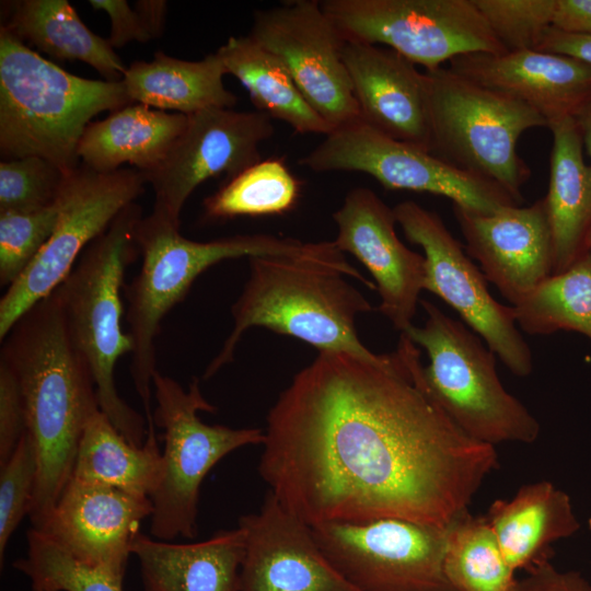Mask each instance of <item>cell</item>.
<instances>
[{
	"label": "cell",
	"instance_id": "cell-10",
	"mask_svg": "<svg viewBox=\"0 0 591 591\" xmlns=\"http://www.w3.org/2000/svg\"><path fill=\"white\" fill-rule=\"evenodd\" d=\"M299 164L314 172L366 173L386 189L443 196L454 206L478 213L522 204L498 183L387 137L361 119L324 136Z\"/></svg>",
	"mask_w": 591,
	"mask_h": 591
},
{
	"label": "cell",
	"instance_id": "cell-35",
	"mask_svg": "<svg viewBox=\"0 0 591 591\" xmlns=\"http://www.w3.org/2000/svg\"><path fill=\"white\" fill-rule=\"evenodd\" d=\"M507 51L537 49L553 26L556 0H474Z\"/></svg>",
	"mask_w": 591,
	"mask_h": 591
},
{
	"label": "cell",
	"instance_id": "cell-41",
	"mask_svg": "<svg viewBox=\"0 0 591 591\" xmlns=\"http://www.w3.org/2000/svg\"><path fill=\"white\" fill-rule=\"evenodd\" d=\"M515 591H591V583L578 571H560L543 560L518 580Z\"/></svg>",
	"mask_w": 591,
	"mask_h": 591
},
{
	"label": "cell",
	"instance_id": "cell-11",
	"mask_svg": "<svg viewBox=\"0 0 591 591\" xmlns=\"http://www.w3.org/2000/svg\"><path fill=\"white\" fill-rule=\"evenodd\" d=\"M346 42L391 48L426 70L474 54H505L474 0H324Z\"/></svg>",
	"mask_w": 591,
	"mask_h": 591
},
{
	"label": "cell",
	"instance_id": "cell-21",
	"mask_svg": "<svg viewBox=\"0 0 591 591\" xmlns=\"http://www.w3.org/2000/svg\"><path fill=\"white\" fill-rule=\"evenodd\" d=\"M343 59L360 119L387 137L430 151L425 72L395 50L366 43L346 42Z\"/></svg>",
	"mask_w": 591,
	"mask_h": 591
},
{
	"label": "cell",
	"instance_id": "cell-16",
	"mask_svg": "<svg viewBox=\"0 0 591 591\" xmlns=\"http://www.w3.org/2000/svg\"><path fill=\"white\" fill-rule=\"evenodd\" d=\"M274 131L271 118L256 109L210 108L187 115L164 160L142 173L154 193L152 211L179 228L193 192L213 176L230 179L260 161L259 146Z\"/></svg>",
	"mask_w": 591,
	"mask_h": 591
},
{
	"label": "cell",
	"instance_id": "cell-14",
	"mask_svg": "<svg viewBox=\"0 0 591 591\" xmlns=\"http://www.w3.org/2000/svg\"><path fill=\"white\" fill-rule=\"evenodd\" d=\"M393 210L406 239L424 251V289L454 309L514 375H530L533 356L517 327L514 308L493 298L484 274L440 216L413 200L402 201Z\"/></svg>",
	"mask_w": 591,
	"mask_h": 591
},
{
	"label": "cell",
	"instance_id": "cell-43",
	"mask_svg": "<svg viewBox=\"0 0 591 591\" xmlns=\"http://www.w3.org/2000/svg\"><path fill=\"white\" fill-rule=\"evenodd\" d=\"M553 27L591 34V0H556Z\"/></svg>",
	"mask_w": 591,
	"mask_h": 591
},
{
	"label": "cell",
	"instance_id": "cell-33",
	"mask_svg": "<svg viewBox=\"0 0 591 591\" xmlns=\"http://www.w3.org/2000/svg\"><path fill=\"white\" fill-rule=\"evenodd\" d=\"M300 183L279 159L260 160L204 200L211 220L283 215L294 208Z\"/></svg>",
	"mask_w": 591,
	"mask_h": 591
},
{
	"label": "cell",
	"instance_id": "cell-47",
	"mask_svg": "<svg viewBox=\"0 0 591 591\" xmlns=\"http://www.w3.org/2000/svg\"><path fill=\"white\" fill-rule=\"evenodd\" d=\"M589 528L591 529V518L589 519Z\"/></svg>",
	"mask_w": 591,
	"mask_h": 591
},
{
	"label": "cell",
	"instance_id": "cell-1",
	"mask_svg": "<svg viewBox=\"0 0 591 591\" xmlns=\"http://www.w3.org/2000/svg\"><path fill=\"white\" fill-rule=\"evenodd\" d=\"M258 473L310 526L396 518L439 526L499 467L429 393L417 345L369 360L318 352L270 408Z\"/></svg>",
	"mask_w": 591,
	"mask_h": 591
},
{
	"label": "cell",
	"instance_id": "cell-24",
	"mask_svg": "<svg viewBox=\"0 0 591 591\" xmlns=\"http://www.w3.org/2000/svg\"><path fill=\"white\" fill-rule=\"evenodd\" d=\"M485 517L513 572L548 560L551 545L580 528L569 496L547 480L522 486L511 499L495 500Z\"/></svg>",
	"mask_w": 591,
	"mask_h": 591
},
{
	"label": "cell",
	"instance_id": "cell-37",
	"mask_svg": "<svg viewBox=\"0 0 591 591\" xmlns=\"http://www.w3.org/2000/svg\"><path fill=\"white\" fill-rule=\"evenodd\" d=\"M65 173L39 157L2 160L0 212H32L55 204Z\"/></svg>",
	"mask_w": 591,
	"mask_h": 591
},
{
	"label": "cell",
	"instance_id": "cell-17",
	"mask_svg": "<svg viewBox=\"0 0 591 591\" xmlns=\"http://www.w3.org/2000/svg\"><path fill=\"white\" fill-rule=\"evenodd\" d=\"M333 219L337 227L334 243L369 270L381 299L379 311L405 333L425 290V256L398 239L393 208L368 187L349 190Z\"/></svg>",
	"mask_w": 591,
	"mask_h": 591
},
{
	"label": "cell",
	"instance_id": "cell-31",
	"mask_svg": "<svg viewBox=\"0 0 591 591\" xmlns=\"http://www.w3.org/2000/svg\"><path fill=\"white\" fill-rule=\"evenodd\" d=\"M444 573L456 591H515L518 583L486 517L468 510L448 524Z\"/></svg>",
	"mask_w": 591,
	"mask_h": 591
},
{
	"label": "cell",
	"instance_id": "cell-26",
	"mask_svg": "<svg viewBox=\"0 0 591 591\" xmlns=\"http://www.w3.org/2000/svg\"><path fill=\"white\" fill-rule=\"evenodd\" d=\"M547 128L553 135V148L545 199L554 242L553 275H557L588 252L591 182L573 117L553 120Z\"/></svg>",
	"mask_w": 591,
	"mask_h": 591
},
{
	"label": "cell",
	"instance_id": "cell-23",
	"mask_svg": "<svg viewBox=\"0 0 591 591\" xmlns=\"http://www.w3.org/2000/svg\"><path fill=\"white\" fill-rule=\"evenodd\" d=\"M244 552L239 526L195 543H172L139 532L131 546L143 591H240Z\"/></svg>",
	"mask_w": 591,
	"mask_h": 591
},
{
	"label": "cell",
	"instance_id": "cell-5",
	"mask_svg": "<svg viewBox=\"0 0 591 591\" xmlns=\"http://www.w3.org/2000/svg\"><path fill=\"white\" fill-rule=\"evenodd\" d=\"M135 241L141 254V265L123 291L127 300L128 334L132 340L130 374L143 405L147 424L153 422L152 380L158 371L155 339L161 323L184 300L199 275L222 260L239 257H317L326 252L324 241L304 243L269 234L193 241L153 211L138 222Z\"/></svg>",
	"mask_w": 591,
	"mask_h": 591
},
{
	"label": "cell",
	"instance_id": "cell-8",
	"mask_svg": "<svg viewBox=\"0 0 591 591\" xmlns=\"http://www.w3.org/2000/svg\"><path fill=\"white\" fill-rule=\"evenodd\" d=\"M430 151L467 172L487 177L523 202L531 170L519 155L521 135L547 120L531 106L483 86L449 67L425 70Z\"/></svg>",
	"mask_w": 591,
	"mask_h": 591
},
{
	"label": "cell",
	"instance_id": "cell-45",
	"mask_svg": "<svg viewBox=\"0 0 591 591\" xmlns=\"http://www.w3.org/2000/svg\"><path fill=\"white\" fill-rule=\"evenodd\" d=\"M573 119L580 131L583 147L591 159V100L587 102L575 115ZM590 182H591V164Z\"/></svg>",
	"mask_w": 591,
	"mask_h": 591
},
{
	"label": "cell",
	"instance_id": "cell-12",
	"mask_svg": "<svg viewBox=\"0 0 591 591\" xmlns=\"http://www.w3.org/2000/svg\"><path fill=\"white\" fill-rule=\"evenodd\" d=\"M144 184L143 174L136 169L102 173L82 164L65 175L50 237L0 300V340L22 315L56 290L83 251L142 194Z\"/></svg>",
	"mask_w": 591,
	"mask_h": 591
},
{
	"label": "cell",
	"instance_id": "cell-25",
	"mask_svg": "<svg viewBox=\"0 0 591 591\" xmlns=\"http://www.w3.org/2000/svg\"><path fill=\"white\" fill-rule=\"evenodd\" d=\"M187 115L132 103L85 128L78 157L82 164L102 173L125 163L141 173L154 170L183 132Z\"/></svg>",
	"mask_w": 591,
	"mask_h": 591
},
{
	"label": "cell",
	"instance_id": "cell-15",
	"mask_svg": "<svg viewBox=\"0 0 591 591\" xmlns=\"http://www.w3.org/2000/svg\"><path fill=\"white\" fill-rule=\"evenodd\" d=\"M248 36L273 53L314 111L333 129L360 119L346 69V39L318 0L257 10Z\"/></svg>",
	"mask_w": 591,
	"mask_h": 591
},
{
	"label": "cell",
	"instance_id": "cell-13",
	"mask_svg": "<svg viewBox=\"0 0 591 591\" xmlns=\"http://www.w3.org/2000/svg\"><path fill=\"white\" fill-rule=\"evenodd\" d=\"M311 530L332 566L359 591H456L444 573L448 525L385 518Z\"/></svg>",
	"mask_w": 591,
	"mask_h": 591
},
{
	"label": "cell",
	"instance_id": "cell-34",
	"mask_svg": "<svg viewBox=\"0 0 591 591\" xmlns=\"http://www.w3.org/2000/svg\"><path fill=\"white\" fill-rule=\"evenodd\" d=\"M26 536V555L12 566L32 591H123L124 579L80 561L46 533L31 528Z\"/></svg>",
	"mask_w": 591,
	"mask_h": 591
},
{
	"label": "cell",
	"instance_id": "cell-32",
	"mask_svg": "<svg viewBox=\"0 0 591 591\" xmlns=\"http://www.w3.org/2000/svg\"><path fill=\"white\" fill-rule=\"evenodd\" d=\"M513 308L517 324L528 334L575 331L591 339V253L551 276Z\"/></svg>",
	"mask_w": 591,
	"mask_h": 591
},
{
	"label": "cell",
	"instance_id": "cell-27",
	"mask_svg": "<svg viewBox=\"0 0 591 591\" xmlns=\"http://www.w3.org/2000/svg\"><path fill=\"white\" fill-rule=\"evenodd\" d=\"M225 74L217 53L189 61L159 50L151 61L128 66L121 81L131 103L190 115L236 104L237 97L224 85Z\"/></svg>",
	"mask_w": 591,
	"mask_h": 591
},
{
	"label": "cell",
	"instance_id": "cell-46",
	"mask_svg": "<svg viewBox=\"0 0 591 591\" xmlns=\"http://www.w3.org/2000/svg\"><path fill=\"white\" fill-rule=\"evenodd\" d=\"M587 248H588V252L591 253V229H590L588 237H587Z\"/></svg>",
	"mask_w": 591,
	"mask_h": 591
},
{
	"label": "cell",
	"instance_id": "cell-40",
	"mask_svg": "<svg viewBox=\"0 0 591 591\" xmlns=\"http://www.w3.org/2000/svg\"><path fill=\"white\" fill-rule=\"evenodd\" d=\"M90 5L104 11L109 18L111 32L107 38L114 49L123 48L131 42L151 40L138 13L125 0H90Z\"/></svg>",
	"mask_w": 591,
	"mask_h": 591
},
{
	"label": "cell",
	"instance_id": "cell-28",
	"mask_svg": "<svg viewBox=\"0 0 591 591\" xmlns=\"http://www.w3.org/2000/svg\"><path fill=\"white\" fill-rule=\"evenodd\" d=\"M1 26L55 59L89 65L105 80L120 81L127 70L108 40L92 32L67 0L14 1Z\"/></svg>",
	"mask_w": 591,
	"mask_h": 591
},
{
	"label": "cell",
	"instance_id": "cell-6",
	"mask_svg": "<svg viewBox=\"0 0 591 591\" xmlns=\"http://www.w3.org/2000/svg\"><path fill=\"white\" fill-rule=\"evenodd\" d=\"M142 217L136 201L124 208L55 290L69 337L92 373L100 409L137 447L146 442L148 424L120 397L114 374L119 359L132 351L131 337L121 326V290L125 271L137 256L135 230Z\"/></svg>",
	"mask_w": 591,
	"mask_h": 591
},
{
	"label": "cell",
	"instance_id": "cell-7",
	"mask_svg": "<svg viewBox=\"0 0 591 591\" xmlns=\"http://www.w3.org/2000/svg\"><path fill=\"white\" fill-rule=\"evenodd\" d=\"M422 326L407 335L429 357L424 376L429 393L470 438L495 447L501 442L532 443L541 426L529 409L502 385L495 354L462 322L420 300Z\"/></svg>",
	"mask_w": 591,
	"mask_h": 591
},
{
	"label": "cell",
	"instance_id": "cell-42",
	"mask_svg": "<svg viewBox=\"0 0 591 591\" xmlns=\"http://www.w3.org/2000/svg\"><path fill=\"white\" fill-rule=\"evenodd\" d=\"M536 50L569 56L591 65V34L566 32L551 26Z\"/></svg>",
	"mask_w": 591,
	"mask_h": 591
},
{
	"label": "cell",
	"instance_id": "cell-30",
	"mask_svg": "<svg viewBox=\"0 0 591 591\" xmlns=\"http://www.w3.org/2000/svg\"><path fill=\"white\" fill-rule=\"evenodd\" d=\"M216 53L227 74L246 89L256 111L298 134L326 136L334 130L308 103L282 62L248 35L230 37Z\"/></svg>",
	"mask_w": 591,
	"mask_h": 591
},
{
	"label": "cell",
	"instance_id": "cell-22",
	"mask_svg": "<svg viewBox=\"0 0 591 591\" xmlns=\"http://www.w3.org/2000/svg\"><path fill=\"white\" fill-rule=\"evenodd\" d=\"M449 68L531 106L547 125L573 117L591 100V65L560 54L535 49L474 53L453 58Z\"/></svg>",
	"mask_w": 591,
	"mask_h": 591
},
{
	"label": "cell",
	"instance_id": "cell-39",
	"mask_svg": "<svg viewBox=\"0 0 591 591\" xmlns=\"http://www.w3.org/2000/svg\"><path fill=\"white\" fill-rule=\"evenodd\" d=\"M25 432V414L18 378L0 359V465L4 464Z\"/></svg>",
	"mask_w": 591,
	"mask_h": 591
},
{
	"label": "cell",
	"instance_id": "cell-4",
	"mask_svg": "<svg viewBox=\"0 0 591 591\" xmlns=\"http://www.w3.org/2000/svg\"><path fill=\"white\" fill-rule=\"evenodd\" d=\"M132 104L123 81L72 74L0 27V151L4 160L39 157L66 175L92 118Z\"/></svg>",
	"mask_w": 591,
	"mask_h": 591
},
{
	"label": "cell",
	"instance_id": "cell-3",
	"mask_svg": "<svg viewBox=\"0 0 591 591\" xmlns=\"http://www.w3.org/2000/svg\"><path fill=\"white\" fill-rule=\"evenodd\" d=\"M248 266V279L231 309L233 327L204 379L233 361L242 336L255 326L303 340L318 352L380 358L361 343L356 329L358 314L373 308L345 276L371 289L375 286L341 251L320 257L253 256Z\"/></svg>",
	"mask_w": 591,
	"mask_h": 591
},
{
	"label": "cell",
	"instance_id": "cell-44",
	"mask_svg": "<svg viewBox=\"0 0 591 591\" xmlns=\"http://www.w3.org/2000/svg\"><path fill=\"white\" fill-rule=\"evenodd\" d=\"M134 9L151 39L161 37L165 26L167 2L164 0H139L135 3Z\"/></svg>",
	"mask_w": 591,
	"mask_h": 591
},
{
	"label": "cell",
	"instance_id": "cell-38",
	"mask_svg": "<svg viewBox=\"0 0 591 591\" xmlns=\"http://www.w3.org/2000/svg\"><path fill=\"white\" fill-rule=\"evenodd\" d=\"M37 455L26 432L8 461L0 465V563L8 543L25 515H28L37 480Z\"/></svg>",
	"mask_w": 591,
	"mask_h": 591
},
{
	"label": "cell",
	"instance_id": "cell-9",
	"mask_svg": "<svg viewBox=\"0 0 591 591\" xmlns=\"http://www.w3.org/2000/svg\"><path fill=\"white\" fill-rule=\"evenodd\" d=\"M154 426L162 430L163 475L151 495L150 534L161 541L195 538L201 484L210 470L236 449L265 442L260 428H231L201 421L199 412L217 408L202 395L195 378L185 390L157 371L152 380Z\"/></svg>",
	"mask_w": 591,
	"mask_h": 591
},
{
	"label": "cell",
	"instance_id": "cell-36",
	"mask_svg": "<svg viewBox=\"0 0 591 591\" xmlns=\"http://www.w3.org/2000/svg\"><path fill=\"white\" fill-rule=\"evenodd\" d=\"M55 204L32 212H0V285L10 287L30 267L50 237Z\"/></svg>",
	"mask_w": 591,
	"mask_h": 591
},
{
	"label": "cell",
	"instance_id": "cell-2",
	"mask_svg": "<svg viewBox=\"0 0 591 591\" xmlns=\"http://www.w3.org/2000/svg\"><path fill=\"white\" fill-rule=\"evenodd\" d=\"M1 341L0 359L18 378L25 432L37 455L28 517L39 530L71 478L85 425L100 409L96 386L69 337L56 291L22 315Z\"/></svg>",
	"mask_w": 591,
	"mask_h": 591
},
{
	"label": "cell",
	"instance_id": "cell-18",
	"mask_svg": "<svg viewBox=\"0 0 591 591\" xmlns=\"http://www.w3.org/2000/svg\"><path fill=\"white\" fill-rule=\"evenodd\" d=\"M468 256L512 306L553 276L554 242L546 199L493 213L453 205Z\"/></svg>",
	"mask_w": 591,
	"mask_h": 591
},
{
	"label": "cell",
	"instance_id": "cell-19",
	"mask_svg": "<svg viewBox=\"0 0 591 591\" xmlns=\"http://www.w3.org/2000/svg\"><path fill=\"white\" fill-rule=\"evenodd\" d=\"M237 526L245 537L240 591H359L322 553L311 526L269 490Z\"/></svg>",
	"mask_w": 591,
	"mask_h": 591
},
{
	"label": "cell",
	"instance_id": "cell-20",
	"mask_svg": "<svg viewBox=\"0 0 591 591\" xmlns=\"http://www.w3.org/2000/svg\"><path fill=\"white\" fill-rule=\"evenodd\" d=\"M152 511L150 497L71 477L39 531L80 561L124 579L132 542Z\"/></svg>",
	"mask_w": 591,
	"mask_h": 591
},
{
	"label": "cell",
	"instance_id": "cell-29",
	"mask_svg": "<svg viewBox=\"0 0 591 591\" xmlns=\"http://www.w3.org/2000/svg\"><path fill=\"white\" fill-rule=\"evenodd\" d=\"M163 475L155 426H148L142 447L130 443L99 409L85 425L71 477L151 497Z\"/></svg>",
	"mask_w": 591,
	"mask_h": 591
}]
</instances>
